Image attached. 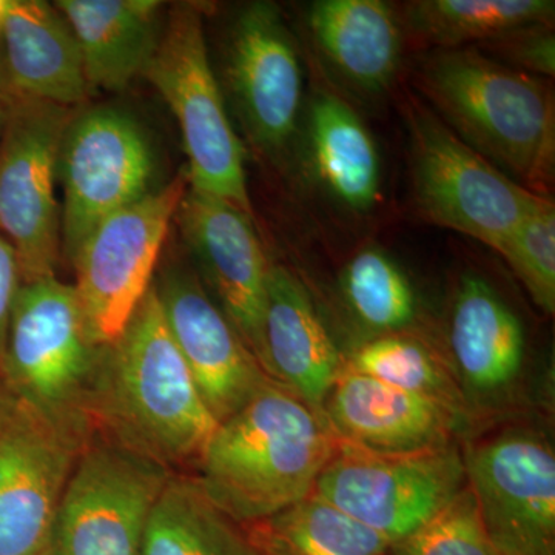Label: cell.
<instances>
[{
  "label": "cell",
  "mask_w": 555,
  "mask_h": 555,
  "mask_svg": "<svg viewBox=\"0 0 555 555\" xmlns=\"http://www.w3.org/2000/svg\"><path fill=\"white\" fill-rule=\"evenodd\" d=\"M171 478L169 467L104 436L80 451L62 495L54 555H141L150 514Z\"/></svg>",
  "instance_id": "7"
},
{
  "label": "cell",
  "mask_w": 555,
  "mask_h": 555,
  "mask_svg": "<svg viewBox=\"0 0 555 555\" xmlns=\"http://www.w3.org/2000/svg\"><path fill=\"white\" fill-rule=\"evenodd\" d=\"M313 47L328 72L360 100L385 96L396 83L404 33L382 0H318L309 7Z\"/></svg>",
  "instance_id": "20"
},
{
  "label": "cell",
  "mask_w": 555,
  "mask_h": 555,
  "mask_svg": "<svg viewBox=\"0 0 555 555\" xmlns=\"http://www.w3.org/2000/svg\"><path fill=\"white\" fill-rule=\"evenodd\" d=\"M20 411L21 404L17 403L16 398L11 396L10 390L0 379V434L11 425Z\"/></svg>",
  "instance_id": "33"
},
{
  "label": "cell",
  "mask_w": 555,
  "mask_h": 555,
  "mask_svg": "<svg viewBox=\"0 0 555 555\" xmlns=\"http://www.w3.org/2000/svg\"><path fill=\"white\" fill-rule=\"evenodd\" d=\"M259 364L270 379L320 414L346 367V357L328 334L308 287L284 266L269 268Z\"/></svg>",
  "instance_id": "19"
},
{
  "label": "cell",
  "mask_w": 555,
  "mask_h": 555,
  "mask_svg": "<svg viewBox=\"0 0 555 555\" xmlns=\"http://www.w3.org/2000/svg\"><path fill=\"white\" fill-rule=\"evenodd\" d=\"M321 414L338 444L371 454H416L451 447L466 436L436 404L347 366Z\"/></svg>",
  "instance_id": "18"
},
{
  "label": "cell",
  "mask_w": 555,
  "mask_h": 555,
  "mask_svg": "<svg viewBox=\"0 0 555 555\" xmlns=\"http://www.w3.org/2000/svg\"><path fill=\"white\" fill-rule=\"evenodd\" d=\"M175 219L211 298L259 363L270 264L251 215L188 188Z\"/></svg>",
  "instance_id": "16"
},
{
  "label": "cell",
  "mask_w": 555,
  "mask_h": 555,
  "mask_svg": "<svg viewBox=\"0 0 555 555\" xmlns=\"http://www.w3.org/2000/svg\"><path fill=\"white\" fill-rule=\"evenodd\" d=\"M224 86L244 134L261 155L283 159L297 142L305 78L297 42L272 2L243 7L230 25Z\"/></svg>",
  "instance_id": "13"
},
{
  "label": "cell",
  "mask_w": 555,
  "mask_h": 555,
  "mask_svg": "<svg viewBox=\"0 0 555 555\" xmlns=\"http://www.w3.org/2000/svg\"><path fill=\"white\" fill-rule=\"evenodd\" d=\"M401 109L418 214L499 251L543 195L467 147L416 94H406Z\"/></svg>",
  "instance_id": "6"
},
{
  "label": "cell",
  "mask_w": 555,
  "mask_h": 555,
  "mask_svg": "<svg viewBox=\"0 0 555 555\" xmlns=\"http://www.w3.org/2000/svg\"><path fill=\"white\" fill-rule=\"evenodd\" d=\"M155 288L204 403L218 423L224 422L270 378L196 273L167 270Z\"/></svg>",
  "instance_id": "17"
},
{
  "label": "cell",
  "mask_w": 555,
  "mask_h": 555,
  "mask_svg": "<svg viewBox=\"0 0 555 555\" xmlns=\"http://www.w3.org/2000/svg\"><path fill=\"white\" fill-rule=\"evenodd\" d=\"M404 36L433 50L465 49L529 25H554L553 0H414L401 9Z\"/></svg>",
  "instance_id": "25"
},
{
  "label": "cell",
  "mask_w": 555,
  "mask_h": 555,
  "mask_svg": "<svg viewBox=\"0 0 555 555\" xmlns=\"http://www.w3.org/2000/svg\"><path fill=\"white\" fill-rule=\"evenodd\" d=\"M144 76L178 120L189 160V189L251 215L246 152L211 68L199 7L182 3L171 9Z\"/></svg>",
  "instance_id": "5"
},
{
  "label": "cell",
  "mask_w": 555,
  "mask_h": 555,
  "mask_svg": "<svg viewBox=\"0 0 555 555\" xmlns=\"http://www.w3.org/2000/svg\"><path fill=\"white\" fill-rule=\"evenodd\" d=\"M7 120V107L0 104V138H2L3 127H5Z\"/></svg>",
  "instance_id": "35"
},
{
  "label": "cell",
  "mask_w": 555,
  "mask_h": 555,
  "mask_svg": "<svg viewBox=\"0 0 555 555\" xmlns=\"http://www.w3.org/2000/svg\"><path fill=\"white\" fill-rule=\"evenodd\" d=\"M90 414L101 436L169 469L198 462L217 429L171 337L155 283L119 338L105 346Z\"/></svg>",
  "instance_id": "1"
},
{
  "label": "cell",
  "mask_w": 555,
  "mask_h": 555,
  "mask_svg": "<svg viewBox=\"0 0 555 555\" xmlns=\"http://www.w3.org/2000/svg\"><path fill=\"white\" fill-rule=\"evenodd\" d=\"M75 33L90 91H122L145 75L163 38L158 0H60Z\"/></svg>",
  "instance_id": "23"
},
{
  "label": "cell",
  "mask_w": 555,
  "mask_h": 555,
  "mask_svg": "<svg viewBox=\"0 0 555 555\" xmlns=\"http://www.w3.org/2000/svg\"><path fill=\"white\" fill-rule=\"evenodd\" d=\"M414 86L416 96L467 147L521 188L547 196L555 101L545 80L465 47L430 50L415 69Z\"/></svg>",
  "instance_id": "3"
},
{
  "label": "cell",
  "mask_w": 555,
  "mask_h": 555,
  "mask_svg": "<svg viewBox=\"0 0 555 555\" xmlns=\"http://www.w3.org/2000/svg\"><path fill=\"white\" fill-rule=\"evenodd\" d=\"M13 101L14 98L11 94L9 78H7L5 62H3L2 43H0V104L3 107H9Z\"/></svg>",
  "instance_id": "34"
},
{
  "label": "cell",
  "mask_w": 555,
  "mask_h": 555,
  "mask_svg": "<svg viewBox=\"0 0 555 555\" xmlns=\"http://www.w3.org/2000/svg\"><path fill=\"white\" fill-rule=\"evenodd\" d=\"M155 150L134 116L109 105L76 109L57 160L62 255L72 262L101 221L155 190Z\"/></svg>",
  "instance_id": "8"
},
{
  "label": "cell",
  "mask_w": 555,
  "mask_h": 555,
  "mask_svg": "<svg viewBox=\"0 0 555 555\" xmlns=\"http://www.w3.org/2000/svg\"><path fill=\"white\" fill-rule=\"evenodd\" d=\"M492 61L517 72L554 78V25H529L474 47Z\"/></svg>",
  "instance_id": "31"
},
{
  "label": "cell",
  "mask_w": 555,
  "mask_h": 555,
  "mask_svg": "<svg viewBox=\"0 0 555 555\" xmlns=\"http://www.w3.org/2000/svg\"><path fill=\"white\" fill-rule=\"evenodd\" d=\"M93 436L21 406L0 434V555H39L50 546L65 486Z\"/></svg>",
  "instance_id": "14"
},
{
  "label": "cell",
  "mask_w": 555,
  "mask_h": 555,
  "mask_svg": "<svg viewBox=\"0 0 555 555\" xmlns=\"http://www.w3.org/2000/svg\"><path fill=\"white\" fill-rule=\"evenodd\" d=\"M297 142L306 173L332 203L350 214L374 210L382 196V158L345 98L326 89L310 93Z\"/></svg>",
  "instance_id": "21"
},
{
  "label": "cell",
  "mask_w": 555,
  "mask_h": 555,
  "mask_svg": "<svg viewBox=\"0 0 555 555\" xmlns=\"http://www.w3.org/2000/svg\"><path fill=\"white\" fill-rule=\"evenodd\" d=\"M462 444L379 455L338 444L313 494L386 537L406 539L466 488Z\"/></svg>",
  "instance_id": "11"
},
{
  "label": "cell",
  "mask_w": 555,
  "mask_h": 555,
  "mask_svg": "<svg viewBox=\"0 0 555 555\" xmlns=\"http://www.w3.org/2000/svg\"><path fill=\"white\" fill-rule=\"evenodd\" d=\"M339 291L350 317L367 338L420 331V302L403 268L379 247L349 259Z\"/></svg>",
  "instance_id": "28"
},
{
  "label": "cell",
  "mask_w": 555,
  "mask_h": 555,
  "mask_svg": "<svg viewBox=\"0 0 555 555\" xmlns=\"http://www.w3.org/2000/svg\"><path fill=\"white\" fill-rule=\"evenodd\" d=\"M499 254L506 259L537 308L546 315H554L555 206L550 196H540Z\"/></svg>",
  "instance_id": "29"
},
{
  "label": "cell",
  "mask_w": 555,
  "mask_h": 555,
  "mask_svg": "<svg viewBox=\"0 0 555 555\" xmlns=\"http://www.w3.org/2000/svg\"><path fill=\"white\" fill-rule=\"evenodd\" d=\"M22 286L20 259L13 246L0 233V360L5 347L7 332L17 292Z\"/></svg>",
  "instance_id": "32"
},
{
  "label": "cell",
  "mask_w": 555,
  "mask_h": 555,
  "mask_svg": "<svg viewBox=\"0 0 555 555\" xmlns=\"http://www.w3.org/2000/svg\"><path fill=\"white\" fill-rule=\"evenodd\" d=\"M526 346L524 323L496 288L477 273L460 278L443 352L477 423L513 403L525 374Z\"/></svg>",
  "instance_id": "15"
},
{
  "label": "cell",
  "mask_w": 555,
  "mask_h": 555,
  "mask_svg": "<svg viewBox=\"0 0 555 555\" xmlns=\"http://www.w3.org/2000/svg\"><path fill=\"white\" fill-rule=\"evenodd\" d=\"M7 0H0V27H2L3 13H5Z\"/></svg>",
  "instance_id": "36"
},
{
  "label": "cell",
  "mask_w": 555,
  "mask_h": 555,
  "mask_svg": "<svg viewBox=\"0 0 555 555\" xmlns=\"http://www.w3.org/2000/svg\"><path fill=\"white\" fill-rule=\"evenodd\" d=\"M39 555H54L53 553H51V550H50V546L47 547L46 551H42V553H40Z\"/></svg>",
  "instance_id": "37"
},
{
  "label": "cell",
  "mask_w": 555,
  "mask_h": 555,
  "mask_svg": "<svg viewBox=\"0 0 555 555\" xmlns=\"http://www.w3.org/2000/svg\"><path fill=\"white\" fill-rule=\"evenodd\" d=\"M346 366L436 404L465 434L473 433L478 425L443 349H438L422 332L364 339L363 345L346 357Z\"/></svg>",
  "instance_id": "24"
},
{
  "label": "cell",
  "mask_w": 555,
  "mask_h": 555,
  "mask_svg": "<svg viewBox=\"0 0 555 555\" xmlns=\"http://www.w3.org/2000/svg\"><path fill=\"white\" fill-rule=\"evenodd\" d=\"M104 349L91 337L73 284L28 281L11 312L0 379L22 408L93 436L91 398Z\"/></svg>",
  "instance_id": "4"
},
{
  "label": "cell",
  "mask_w": 555,
  "mask_h": 555,
  "mask_svg": "<svg viewBox=\"0 0 555 555\" xmlns=\"http://www.w3.org/2000/svg\"><path fill=\"white\" fill-rule=\"evenodd\" d=\"M141 555H259L246 531L201 491L171 476L150 514Z\"/></svg>",
  "instance_id": "27"
},
{
  "label": "cell",
  "mask_w": 555,
  "mask_h": 555,
  "mask_svg": "<svg viewBox=\"0 0 555 555\" xmlns=\"http://www.w3.org/2000/svg\"><path fill=\"white\" fill-rule=\"evenodd\" d=\"M0 43L14 100L67 108L82 107L89 101L78 40L54 3L7 0Z\"/></svg>",
  "instance_id": "22"
},
{
  "label": "cell",
  "mask_w": 555,
  "mask_h": 555,
  "mask_svg": "<svg viewBox=\"0 0 555 555\" xmlns=\"http://www.w3.org/2000/svg\"><path fill=\"white\" fill-rule=\"evenodd\" d=\"M390 555H499L486 534L469 486L422 528L393 543Z\"/></svg>",
  "instance_id": "30"
},
{
  "label": "cell",
  "mask_w": 555,
  "mask_h": 555,
  "mask_svg": "<svg viewBox=\"0 0 555 555\" xmlns=\"http://www.w3.org/2000/svg\"><path fill=\"white\" fill-rule=\"evenodd\" d=\"M259 555H390L392 543L317 494L244 526Z\"/></svg>",
  "instance_id": "26"
},
{
  "label": "cell",
  "mask_w": 555,
  "mask_h": 555,
  "mask_svg": "<svg viewBox=\"0 0 555 555\" xmlns=\"http://www.w3.org/2000/svg\"><path fill=\"white\" fill-rule=\"evenodd\" d=\"M466 480L499 555H555V455L537 430L462 444Z\"/></svg>",
  "instance_id": "12"
},
{
  "label": "cell",
  "mask_w": 555,
  "mask_h": 555,
  "mask_svg": "<svg viewBox=\"0 0 555 555\" xmlns=\"http://www.w3.org/2000/svg\"><path fill=\"white\" fill-rule=\"evenodd\" d=\"M76 109L31 100L7 107L0 138V233L20 259L22 283L56 276L61 207L56 201L62 138Z\"/></svg>",
  "instance_id": "10"
},
{
  "label": "cell",
  "mask_w": 555,
  "mask_h": 555,
  "mask_svg": "<svg viewBox=\"0 0 555 555\" xmlns=\"http://www.w3.org/2000/svg\"><path fill=\"white\" fill-rule=\"evenodd\" d=\"M337 449L323 415L269 379L218 423L195 480L230 520L254 525L312 494Z\"/></svg>",
  "instance_id": "2"
},
{
  "label": "cell",
  "mask_w": 555,
  "mask_h": 555,
  "mask_svg": "<svg viewBox=\"0 0 555 555\" xmlns=\"http://www.w3.org/2000/svg\"><path fill=\"white\" fill-rule=\"evenodd\" d=\"M188 188V178L177 177L109 215L73 258L76 295L98 345L119 338L152 288L160 250Z\"/></svg>",
  "instance_id": "9"
}]
</instances>
